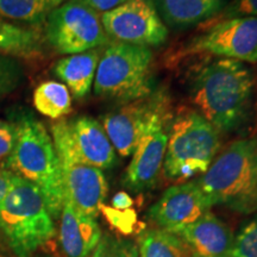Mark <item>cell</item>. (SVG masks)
Listing matches in <instances>:
<instances>
[{
    "label": "cell",
    "mask_w": 257,
    "mask_h": 257,
    "mask_svg": "<svg viewBox=\"0 0 257 257\" xmlns=\"http://www.w3.org/2000/svg\"><path fill=\"white\" fill-rule=\"evenodd\" d=\"M253 85L248 66L220 57L195 67L189 74L188 89L205 119L219 133H232L248 119Z\"/></svg>",
    "instance_id": "1"
},
{
    "label": "cell",
    "mask_w": 257,
    "mask_h": 257,
    "mask_svg": "<svg viewBox=\"0 0 257 257\" xmlns=\"http://www.w3.org/2000/svg\"><path fill=\"white\" fill-rule=\"evenodd\" d=\"M17 140L5 168L40 189L54 219L60 218L64 201L62 170L53 137L40 120L25 114L17 124Z\"/></svg>",
    "instance_id": "2"
},
{
    "label": "cell",
    "mask_w": 257,
    "mask_h": 257,
    "mask_svg": "<svg viewBox=\"0 0 257 257\" xmlns=\"http://www.w3.org/2000/svg\"><path fill=\"white\" fill-rule=\"evenodd\" d=\"M55 233L54 218L40 189L16 175L0 204V239L15 257H31Z\"/></svg>",
    "instance_id": "3"
},
{
    "label": "cell",
    "mask_w": 257,
    "mask_h": 257,
    "mask_svg": "<svg viewBox=\"0 0 257 257\" xmlns=\"http://www.w3.org/2000/svg\"><path fill=\"white\" fill-rule=\"evenodd\" d=\"M212 206L257 212V138L234 141L198 180Z\"/></svg>",
    "instance_id": "4"
},
{
    "label": "cell",
    "mask_w": 257,
    "mask_h": 257,
    "mask_svg": "<svg viewBox=\"0 0 257 257\" xmlns=\"http://www.w3.org/2000/svg\"><path fill=\"white\" fill-rule=\"evenodd\" d=\"M163 170L170 180L204 174L220 149L219 131L197 111H181L169 128Z\"/></svg>",
    "instance_id": "5"
},
{
    "label": "cell",
    "mask_w": 257,
    "mask_h": 257,
    "mask_svg": "<svg viewBox=\"0 0 257 257\" xmlns=\"http://www.w3.org/2000/svg\"><path fill=\"white\" fill-rule=\"evenodd\" d=\"M150 48L112 42L99 60L94 78L98 96L130 102L153 92Z\"/></svg>",
    "instance_id": "6"
},
{
    "label": "cell",
    "mask_w": 257,
    "mask_h": 257,
    "mask_svg": "<svg viewBox=\"0 0 257 257\" xmlns=\"http://www.w3.org/2000/svg\"><path fill=\"white\" fill-rule=\"evenodd\" d=\"M44 35L54 50L70 55L112 43L98 12L74 0L51 10L46 21Z\"/></svg>",
    "instance_id": "7"
},
{
    "label": "cell",
    "mask_w": 257,
    "mask_h": 257,
    "mask_svg": "<svg viewBox=\"0 0 257 257\" xmlns=\"http://www.w3.org/2000/svg\"><path fill=\"white\" fill-rule=\"evenodd\" d=\"M170 118L168 95L165 91H156L105 114L101 125L114 150L127 157L148 131L160 123H168Z\"/></svg>",
    "instance_id": "8"
},
{
    "label": "cell",
    "mask_w": 257,
    "mask_h": 257,
    "mask_svg": "<svg viewBox=\"0 0 257 257\" xmlns=\"http://www.w3.org/2000/svg\"><path fill=\"white\" fill-rule=\"evenodd\" d=\"M102 28L112 42L138 47H160L168 40V28L153 0H127L100 16Z\"/></svg>",
    "instance_id": "9"
},
{
    "label": "cell",
    "mask_w": 257,
    "mask_h": 257,
    "mask_svg": "<svg viewBox=\"0 0 257 257\" xmlns=\"http://www.w3.org/2000/svg\"><path fill=\"white\" fill-rule=\"evenodd\" d=\"M186 53L257 62V17L231 18L212 24L189 42Z\"/></svg>",
    "instance_id": "10"
},
{
    "label": "cell",
    "mask_w": 257,
    "mask_h": 257,
    "mask_svg": "<svg viewBox=\"0 0 257 257\" xmlns=\"http://www.w3.org/2000/svg\"><path fill=\"white\" fill-rule=\"evenodd\" d=\"M53 142L62 144L80 162L99 169L114 165V148L100 121L80 115L72 121L61 119L51 126Z\"/></svg>",
    "instance_id": "11"
},
{
    "label": "cell",
    "mask_w": 257,
    "mask_h": 257,
    "mask_svg": "<svg viewBox=\"0 0 257 257\" xmlns=\"http://www.w3.org/2000/svg\"><path fill=\"white\" fill-rule=\"evenodd\" d=\"M54 146L62 170L64 198L83 213L96 218L108 192L104 173L80 162L62 144L54 143Z\"/></svg>",
    "instance_id": "12"
},
{
    "label": "cell",
    "mask_w": 257,
    "mask_h": 257,
    "mask_svg": "<svg viewBox=\"0 0 257 257\" xmlns=\"http://www.w3.org/2000/svg\"><path fill=\"white\" fill-rule=\"evenodd\" d=\"M211 207L197 180L169 187L150 207L149 218L161 229L176 233L200 219Z\"/></svg>",
    "instance_id": "13"
},
{
    "label": "cell",
    "mask_w": 257,
    "mask_h": 257,
    "mask_svg": "<svg viewBox=\"0 0 257 257\" xmlns=\"http://www.w3.org/2000/svg\"><path fill=\"white\" fill-rule=\"evenodd\" d=\"M160 123L146 134L133 154L123 184L134 193H142L155 186L165 162L169 131Z\"/></svg>",
    "instance_id": "14"
},
{
    "label": "cell",
    "mask_w": 257,
    "mask_h": 257,
    "mask_svg": "<svg viewBox=\"0 0 257 257\" xmlns=\"http://www.w3.org/2000/svg\"><path fill=\"white\" fill-rule=\"evenodd\" d=\"M96 218L83 213L64 198L60 214V245L66 257H92L101 239Z\"/></svg>",
    "instance_id": "15"
},
{
    "label": "cell",
    "mask_w": 257,
    "mask_h": 257,
    "mask_svg": "<svg viewBox=\"0 0 257 257\" xmlns=\"http://www.w3.org/2000/svg\"><path fill=\"white\" fill-rule=\"evenodd\" d=\"M175 234L181 238L198 257H230L232 232L216 214L207 212L200 219Z\"/></svg>",
    "instance_id": "16"
},
{
    "label": "cell",
    "mask_w": 257,
    "mask_h": 257,
    "mask_svg": "<svg viewBox=\"0 0 257 257\" xmlns=\"http://www.w3.org/2000/svg\"><path fill=\"white\" fill-rule=\"evenodd\" d=\"M163 23L175 29H187L214 18L227 0H153Z\"/></svg>",
    "instance_id": "17"
},
{
    "label": "cell",
    "mask_w": 257,
    "mask_h": 257,
    "mask_svg": "<svg viewBox=\"0 0 257 257\" xmlns=\"http://www.w3.org/2000/svg\"><path fill=\"white\" fill-rule=\"evenodd\" d=\"M100 56V50L96 48L63 57L56 62L54 74L76 99L85 98L91 92Z\"/></svg>",
    "instance_id": "18"
},
{
    "label": "cell",
    "mask_w": 257,
    "mask_h": 257,
    "mask_svg": "<svg viewBox=\"0 0 257 257\" xmlns=\"http://www.w3.org/2000/svg\"><path fill=\"white\" fill-rule=\"evenodd\" d=\"M137 249L140 257H193L192 250L178 234L163 229L143 231Z\"/></svg>",
    "instance_id": "19"
},
{
    "label": "cell",
    "mask_w": 257,
    "mask_h": 257,
    "mask_svg": "<svg viewBox=\"0 0 257 257\" xmlns=\"http://www.w3.org/2000/svg\"><path fill=\"white\" fill-rule=\"evenodd\" d=\"M34 105L41 114L57 120L72 112V96L64 83L46 81L35 89Z\"/></svg>",
    "instance_id": "20"
},
{
    "label": "cell",
    "mask_w": 257,
    "mask_h": 257,
    "mask_svg": "<svg viewBox=\"0 0 257 257\" xmlns=\"http://www.w3.org/2000/svg\"><path fill=\"white\" fill-rule=\"evenodd\" d=\"M41 49V36L35 29L0 22V53L10 56L29 57Z\"/></svg>",
    "instance_id": "21"
},
{
    "label": "cell",
    "mask_w": 257,
    "mask_h": 257,
    "mask_svg": "<svg viewBox=\"0 0 257 257\" xmlns=\"http://www.w3.org/2000/svg\"><path fill=\"white\" fill-rule=\"evenodd\" d=\"M51 8L44 0H0V16L40 27L47 21Z\"/></svg>",
    "instance_id": "22"
},
{
    "label": "cell",
    "mask_w": 257,
    "mask_h": 257,
    "mask_svg": "<svg viewBox=\"0 0 257 257\" xmlns=\"http://www.w3.org/2000/svg\"><path fill=\"white\" fill-rule=\"evenodd\" d=\"M92 257H140L136 243L113 234H102Z\"/></svg>",
    "instance_id": "23"
},
{
    "label": "cell",
    "mask_w": 257,
    "mask_h": 257,
    "mask_svg": "<svg viewBox=\"0 0 257 257\" xmlns=\"http://www.w3.org/2000/svg\"><path fill=\"white\" fill-rule=\"evenodd\" d=\"M230 257H257V216L233 238Z\"/></svg>",
    "instance_id": "24"
},
{
    "label": "cell",
    "mask_w": 257,
    "mask_h": 257,
    "mask_svg": "<svg viewBox=\"0 0 257 257\" xmlns=\"http://www.w3.org/2000/svg\"><path fill=\"white\" fill-rule=\"evenodd\" d=\"M22 67L17 60L0 53V95L10 94L22 83Z\"/></svg>",
    "instance_id": "25"
},
{
    "label": "cell",
    "mask_w": 257,
    "mask_h": 257,
    "mask_svg": "<svg viewBox=\"0 0 257 257\" xmlns=\"http://www.w3.org/2000/svg\"><path fill=\"white\" fill-rule=\"evenodd\" d=\"M100 212L104 214L111 226H113L118 232L124 236L133 234L136 232V227L138 224L136 211L133 208L127 210H115L113 207L102 205L100 207Z\"/></svg>",
    "instance_id": "26"
},
{
    "label": "cell",
    "mask_w": 257,
    "mask_h": 257,
    "mask_svg": "<svg viewBox=\"0 0 257 257\" xmlns=\"http://www.w3.org/2000/svg\"><path fill=\"white\" fill-rule=\"evenodd\" d=\"M238 17H257V0H231L208 24Z\"/></svg>",
    "instance_id": "27"
},
{
    "label": "cell",
    "mask_w": 257,
    "mask_h": 257,
    "mask_svg": "<svg viewBox=\"0 0 257 257\" xmlns=\"http://www.w3.org/2000/svg\"><path fill=\"white\" fill-rule=\"evenodd\" d=\"M17 134V125L0 119V167H5L6 160L14 150Z\"/></svg>",
    "instance_id": "28"
},
{
    "label": "cell",
    "mask_w": 257,
    "mask_h": 257,
    "mask_svg": "<svg viewBox=\"0 0 257 257\" xmlns=\"http://www.w3.org/2000/svg\"><path fill=\"white\" fill-rule=\"evenodd\" d=\"M74 2L81 3V4L94 10L98 14H105V12L111 11V10L124 4L127 0H74Z\"/></svg>",
    "instance_id": "29"
},
{
    "label": "cell",
    "mask_w": 257,
    "mask_h": 257,
    "mask_svg": "<svg viewBox=\"0 0 257 257\" xmlns=\"http://www.w3.org/2000/svg\"><path fill=\"white\" fill-rule=\"evenodd\" d=\"M15 176L16 174H14L11 170L6 169L5 167H0V204H2L9 188L11 187Z\"/></svg>",
    "instance_id": "30"
},
{
    "label": "cell",
    "mask_w": 257,
    "mask_h": 257,
    "mask_svg": "<svg viewBox=\"0 0 257 257\" xmlns=\"http://www.w3.org/2000/svg\"><path fill=\"white\" fill-rule=\"evenodd\" d=\"M134 205V200L126 192H119L112 199V207L115 210H127Z\"/></svg>",
    "instance_id": "31"
},
{
    "label": "cell",
    "mask_w": 257,
    "mask_h": 257,
    "mask_svg": "<svg viewBox=\"0 0 257 257\" xmlns=\"http://www.w3.org/2000/svg\"><path fill=\"white\" fill-rule=\"evenodd\" d=\"M44 2L47 3L48 5L50 6L51 8V10L53 9H55V8H57V6H60V5H62L64 2H66V0H44Z\"/></svg>",
    "instance_id": "32"
},
{
    "label": "cell",
    "mask_w": 257,
    "mask_h": 257,
    "mask_svg": "<svg viewBox=\"0 0 257 257\" xmlns=\"http://www.w3.org/2000/svg\"><path fill=\"white\" fill-rule=\"evenodd\" d=\"M256 128H257V117H256Z\"/></svg>",
    "instance_id": "33"
},
{
    "label": "cell",
    "mask_w": 257,
    "mask_h": 257,
    "mask_svg": "<svg viewBox=\"0 0 257 257\" xmlns=\"http://www.w3.org/2000/svg\"><path fill=\"white\" fill-rule=\"evenodd\" d=\"M193 257H198V256H195V255H193Z\"/></svg>",
    "instance_id": "34"
}]
</instances>
